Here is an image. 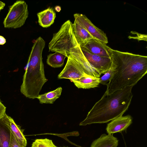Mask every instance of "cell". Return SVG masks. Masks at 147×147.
Instances as JSON below:
<instances>
[{"label": "cell", "mask_w": 147, "mask_h": 147, "mask_svg": "<svg viewBox=\"0 0 147 147\" xmlns=\"http://www.w3.org/2000/svg\"><path fill=\"white\" fill-rule=\"evenodd\" d=\"M80 48L87 61L100 74H105L110 69L112 64L111 58L93 54L84 48Z\"/></svg>", "instance_id": "obj_8"}, {"label": "cell", "mask_w": 147, "mask_h": 147, "mask_svg": "<svg viewBox=\"0 0 147 147\" xmlns=\"http://www.w3.org/2000/svg\"><path fill=\"white\" fill-rule=\"evenodd\" d=\"M31 147H57L52 140L47 138L36 139Z\"/></svg>", "instance_id": "obj_20"}, {"label": "cell", "mask_w": 147, "mask_h": 147, "mask_svg": "<svg viewBox=\"0 0 147 147\" xmlns=\"http://www.w3.org/2000/svg\"><path fill=\"white\" fill-rule=\"evenodd\" d=\"M133 87H126L110 94L105 92L79 125L85 126L93 123H107L122 116L131 103Z\"/></svg>", "instance_id": "obj_2"}, {"label": "cell", "mask_w": 147, "mask_h": 147, "mask_svg": "<svg viewBox=\"0 0 147 147\" xmlns=\"http://www.w3.org/2000/svg\"><path fill=\"white\" fill-rule=\"evenodd\" d=\"M132 118L129 115L115 119L108 123L106 128L108 134H113L126 130L132 123Z\"/></svg>", "instance_id": "obj_11"}, {"label": "cell", "mask_w": 147, "mask_h": 147, "mask_svg": "<svg viewBox=\"0 0 147 147\" xmlns=\"http://www.w3.org/2000/svg\"><path fill=\"white\" fill-rule=\"evenodd\" d=\"M99 78L86 75L80 79L71 81L78 88L88 89L98 87L100 84Z\"/></svg>", "instance_id": "obj_16"}, {"label": "cell", "mask_w": 147, "mask_h": 147, "mask_svg": "<svg viewBox=\"0 0 147 147\" xmlns=\"http://www.w3.org/2000/svg\"><path fill=\"white\" fill-rule=\"evenodd\" d=\"M55 9L57 12H59L61 10V8L60 7L57 6L55 7Z\"/></svg>", "instance_id": "obj_27"}, {"label": "cell", "mask_w": 147, "mask_h": 147, "mask_svg": "<svg viewBox=\"0 0 147 147\" xmlns=\"http://www.w3.org/2000/svg\"><path fill=\"white\" fill-rule=\"evenodd\" d=\"M10 125L11 132L18 143L22 147H26L27 141L23 133L24 130L17 125L10 117Z\"/></svg>", "instance_id": "obj_17"}, {"label": "cell", "mask_w": 147, "mask_h": 147, "mask_svg": "<svg viewBox=\"0 0 147 147\" xmlns=\"http://www.w3.org/2000/svg\"><path fill=\"white\" fill-rule=\"evenodd\" d=\"M66 57L65 55L57 52L51 53L47 56V63L53 68L61 67L63 66Z\"/></svg>", "instance_id": "obj_19"}, {"label": "cell", "mask_w": 147, "mask_h": 147, "mask_svg": "<svg viewBox=\"0 0 147 147\" xmlns=\"http://www.w3.org/2000/svg\"><path fill=\"white\" fill-rule=\"evenodd\" d=\"M37 15L39 25L45 28L51 25L54 23L56 17V13L54 9L50 7L37 13Z\"/></svg>", "instance_id": "obj_13"}, {"label": "cell", "mask_w": 147, "mask_h": 147, "mask_svg": "<svg viewBox=\"0 0 147 147\" xmlns=\"http://www.w3.org/2000/svg\"><path fill=\"white\" fill-rule=\"evenodd\" d=\"M6 42L5 39L3 36L0 35V45H3Z\"/></svg>", "instance_id": "obj_25"}, {"label": "cell", "mask_w": 147, "mask_h": 147, "mask_svg": "<svg viewBox=\"0 0 147 147\" xmlns=\"http://www.w3.org/2000/svg\"><path fill=\"white\" fill-rule=\"evenodd\" d=\"M45 42L40 36L34 43L20 86L21 92L26 97L37 98L42 86L47 82L42 56Z\"/></svg>", "instance_id": "obj_3"}, {"label": "cell", "mask_w": 147, "mask_h": 147, "mask_svg": "<svg viewBox=\"0 0 147 147\" xmlns=\"http://www.w3.org/2000/svg\"><path fill=\"white\" fill-rule=\"evenodd\" d=\"M118 144V140L113 134H104L94 140L90 147H117Z\"/></svg>", "instance_id": "obj_15"}, {"label": "cell", "mask_w": 147, "mask_h": 147, "mask_svg": "<svg viewBox=\"0 0 147 147\" xmlns=\"http://www.w3.org/2000/svg\"><path fill=\"white\" fill-rule=\"evenodd\" d=\"M6 107L2 103L0 100V118L6 113Z\"/></svg>", "instance_id": "obj_24"}, {"label": "cell", "mask_w": 147, "mask_h": 147, "mask_svg": "<svg viewBox=\"0 0 147 147\" xmlns=\"http://www.w3.org/2000/svg\"><path fill=\"white\" fill-rule=\"evenodd\" d=\"M90 53L100 56L111 58L112 49L107 44L92 38L80 46Z\"/></svg>", "instance_id": "obj_9"}, {"label": "cell", "mask_w": 147, "mask_h": 147, "mask_svg": "<svg viewBox=\"0 0 147 147\" xmlns=\"http://www.w3.org/2000/svg\"><path fill=\"white\" fill-rule=\"evenodd\" d=\"M131 33L132 34H135L136 36H129L128 37L129 38L137 39L138 40H144L147 41V35L146 34H140L137 32L133 31H131Z\"/></svg>", "instance_id": "obj_22"}, {"label": "cell", "mask_w": 147, "mask_h": 147, "mask_svg": "<svg viewBox=\"0 0 147 147\" xmlns=\"http://www.w3.org/2000/svg\"><path fill=\"white\" fill-rule=\"evenodd\" d=\"M72 24L69 20H67L57 33L53 34L49 44V51L59 53L68 57L70 49L79 45L73 33Z\"/></svg>", "instance_id": "obj_4"}, {"label": "cell", "mask_w": 147, "mask_h": 147, "mask_svg": "<svg viewBox=\"0 0 147 147\" xmlns=\"http://www.w3.org/2000/svg\"><path fill=\"white\" fill-rule=\"evenodd\" d=\"M113 76L107 85L110 94L126 87L134 86L147 72V57L112 50Z\"/></svg>", "instance_id": "obj_1"}, {"label": "cell", "mask_w": 147, "mask_h": 147, "mask_svg": "<svg viewBox=\"0 0 147 147\" xmlns=\"http://www.w3.org/2000/svg\"><path fill=\"white\" fill-rule=\"evenodd\" d=\"M12 134L10 117L5 113L0 118V147H9Z\"/></svg>", "instance_id": "obj_12"}, {"label": "cell", "mask_w": 147, "mask_h": 147, "mask_svg": "<svg viewBox=\"0 0 147 147\" xmlns=\"http://www.w3.org/2000/svg\"><path fill=\"white\" fill-rule=\"evenodd\" d=\"M74 16L75 20L85 28L93 38L106 44L108 43L106 34L94 25L85 15L76 13L74 15Z\"/></svg>", "instance_id": "obj_7"}, {"label": "cell", "mask_w": 147, "mask_h": 147, "mask_svg": "<svg viewBox=\"0 0 147 147\" xmlns=\"http://www.w3.org/2000/svg\"><path fill=\"white\" fill-rule=\"evenodd\" d=\"M66 63L58 76V78L68 79L71 81L81 78L86 75L80 67L71 59L68 57Z\"/></svg>", "instance_id": "obj_10"}, {"label": "cell", "mask_w": 147, "mask_h": 147, "mask_svg": "<svg viewBox=\"0 0 147 147\" xmlns=\"http://www.w3.org/2000/svg\"><path fill=\"white\" fill-rule=\"evenodd\" d=\"M69 57L86 74L99 78L101 75L89 63L83 54L80 45L70 50Z\"/></svg>", "instance_id": "obj_6"}, {"label": "cell", "mask_w": 147, "mask_h": 147, "mask_svg": "<svg viewBox=\"0 0 147 147\" xmlns=\"http://www.w3.org/2000/svg\"><path fill=\"white\" fill-rule=\"evenodd\" d=\"M114 71V67L112 64L110 68L101 77L99 78L100 84L107 85L111 78Z\"/></svg>", "instance_id": "obj_21"}, {"label": "cell", "mask_w": 147, "mask_h": 147, "mask_svg": "<svg viewBox=\"0 0 147 147\" xmlns=\"http://www.w3.org/2000/svg\"><path fill=\"white\" fill-rule=\"evenodd\" d=\"M73 33L80 46L92 37L88 31L76 20L72 23Z\"/></svg>", "instance_id": "obj_14"}, {"label": "cell", "mask_w": 147, "mask_h": 147, "mask_svg": "<svg viewBox=\"0 0 147 147\" xmlns=\"http://www.w3.org/2000/svg\"><path fill=\"white\" fill-rule=\"evenodd\" d=\"M62 88L59 87L56 89L43 94L39 95L37 98L41 104H53L60 96Z\"/></svg>", "instance_id": "obj_18"}, {"label": "cell", "mask_w": 147, "mask_h": 147, "mask_svg": "<svg viewBox=\"0 0 147 147\" xmlns=\"http://www.w3.org/2000/svg\"><path fill=\"white\" fill-rule=\"evenodd\" d=\"M5 5V4L4 3L0 1V11L3 9Z\"/></svg>", "instance_id": "obj_26"}, {"label": "cell", "mask_w": 147, "mask_h": 147, "mask_svg": "<svg viewBox=\"0 0 147 147\" xmlns=\"http://www.w3.org/2000/svg\"><path fill=\"white\" fill-rule=\"evenodd\" d=\"M57 147H58L57 146Z\"/></svg>", "instance_id": "obj_28"}, {"label": "cell", "mask_w": 147, "mask_h": 147, "mask_svg": "<svg viewBox=\"0 0 147 147\" xmlns=\"http://www.w3.org/2000/svg\"><path fill=\"white\" fill-rule=\"evenodd\" d=\"M28 5L23 0H17L9 7L3 22L5 28L16 29L22 26L28 16Z\"/></svg>", "instance_id": "obj_5"}, {"label": "cell", "mask_w": 147, "mask_h": 147, "mask_svg": "<svg viewBox=\"0 0 147 147\" xmlns=\"http://www.w3.org/2000/svg\"><path fill=\"white\" fill-rule=\"evenodd\" d=\"M9 147H22L18 143L12 133L11 142Z\"/></svg>", "instance_id": "obj_23"}]
</instances>
